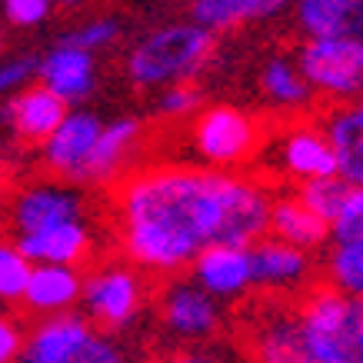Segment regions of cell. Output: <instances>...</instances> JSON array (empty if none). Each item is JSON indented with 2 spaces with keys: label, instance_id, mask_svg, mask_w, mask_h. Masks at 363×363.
I'll return each instance as SVG.
<instances>
[{
  "label": "cell",
  "instance_id": "cell-1",
  "mask_svg": "<svg viewBox=\"0 0 363 363\" xmlns=\"http://www.w3.org/2000/svg\"><path fill=\"white\" fill-rule=\"evenodd\" d=\"M270 190L250 177L157 167L117 194V227L137 267L177 274L213 243L250 247L270 230Z\"/></svg>",
  "mask_w": 363,
  "mask_h": 363
},
{
  "label": "cell",
  "instance_id": "cell-2",
  "mask_svg": "<svg viewBox=\"0 0 363 363\" xmlns=\"http://www.w3.org/2000/svg\"><path fill=\"white\" fill-rule=\"evenodd\" d=\"M213 50V30L190 23H167L150 30L127 54V77L137 87H170L200 74Z\"/></svg>",
  "mask_w": 363,
  "mask_h": 363
},
{
  "label": "cell",
  "instance_id": "cell-3",
  "mask_svg": "<svg viewBox=\"0 0 363 363\" xmlns=\"http://www.w3.org/2000/svg\"><path fill=\"white\" fill-rule=\"evenodd\" d=\"M297 67L327 97H363V37H310L297 50Z\"/></svg>",
  "mask_w": 363,
  "mask_h": 363
},
{
  "label": "cell",
  "instance_id": "cell-4",
  "mask_svg": "<svg viewBox=\"0 0 363 363\" xmlns=\"http://www.w3.org/2000/svg\"><path fill=\"white\" fill-rule=\"evenodd\" d=\"M190 140L210 167H237L260 147V127L237 107H210L197 117Z\"/></svg>",
  "mask_w": 363,
  "mask_h": 363
},
{
  "label": "cell",
  "instance_id": "cell-5",
  "mask_svg": "<svg viewBox=\"0 0 363 363\" xmlns=\"http://www.w3.org/2000/svg\"><path fill=\"white\" fill-rule=\"evenodd\" d=\"M350 294L337 286H320L300 307V340L303 363H347L343 360V323H347Z\"/></svg>",
  "mask_w": 363,
  "mask_h": 363
},
{
  "label": "cell",
  "instance_id": "cell-6",
  "mask_svg": "<svg viewBox=\"0 0 363 363\" xmlns=\"http://www.w3.org/2000/svg\"><path fill=\"white\" fill-rule=\"evenodd\" d=\"M80 300L94 323L121 330L140 310V277L127 267H100L97 274L84 280Z\"/></svg>",
  "mask_w": 363,
  "mask_h": 363
},
{
  "label": "cell",
  "instance_id": "cell-7",
  "mask_svg": "<svg viewBox=\"0 0 363 363\" xmlns=\"http://www.w3.org/2000/svg\"><path fill=\"white\" fill-rule=\"evenodd\" d=\"M164 327L177 340H207L220 330V303L197 280L174 284L164 294Z\"/></svg>",
  "mask_w": 363,
  "mask_h": 363
},
{
  "label": "cell",
  "instance_id": "cell-8",
  "mask_svg": "<svg viewBox=\"0 0 363 363\" xmlns=\"http://www.w3.org/2000/svg\"><path fill=\"white\" fill-rule=\"evenodd\" d=\"M274 167L294 180L337 174V157H333L330 137L323 127H290L274 140Z\"/></svg>",
  "mask_w": 363,
  "mask_h": 363
},
{
  "label": "cell",
  "instance_id": "cell-9",
  "mask_svg": "<svg viewBox=\"0 0 363 363\" xmlns=\"http://www.w3.org/2000/svg\"><path fill=\"white\" fill-rule=\"evenodd\" d=\"M250 270H253V286L260 290H274V294H286L297 290L310 280V257L307 250H300L294 243L280 240V237H260L250 243Z\"/></svg>",
  "mask_w": 363,
  "mask_h": 363
},
{
  "label": "cell",
  "instance_id": "cell-10",
  "mask_svg": "<svg viewBox=\"0 0 363 363\" xmlns=\"http://www.w3.org/2000/svg\"><path fill=\"white\" fill-rule=\"evenodd\" d=\"M190 270H194V280L217 300H233L253 286L250 247H240V243H213L190 264Z\"/></svg>",
  "mask_w": 363,
  "mask_h": 363
},
{
  "label": "cell",
  "instance_id": "cell-11",
  "mask_svg": "<svg viewBox=\"0 0 363 363\" xmlns=\"http://www.w3.org/2000/svg\"><path fill=\"white\" fill-rule=\"evenodd\" d=\"M104 123L97 113L90 111H67V117L57 123V130L44 140V160L50 170H57L60 177L77 180L80 167L87 164L90 150L97 143Z\"/></svg>",
  "mask_w": 363,
  "mask_h": 363
},
{
  "label": "cell",
  "instance_id": "cell-12",
  "mask_svg": "<svg viewBox=\"0 0 363 363\" xmlns=\"http://www.w3.org/2000/svg\"><path fill=\"white\" fill-rule=\"evenodd\" d=\"M67 220H84V200L77 190L57 187V184H40V187L23 190L13 200L11 223L17 233H33Z\"/></svg>",
  "mask_w": 363,
  "mask_h": 363
},
{
  "label": "cell",
  "instance_id": "cell-13",
  "mask_svg": "<svg viewBox=\"0 0 363 363\" xmlns=\"http://www.w3.org/2000/svg\"><path fill=\"white\" fill-rule=\"evenodd\" d=\"M67 117V100L57 97L54 90L40 84V87H27L13 100L0 107V123L11 127L23 140H40L44 143L57 130V123Z\"/></svg>",
  "mask_w": 363,
  "mask_h": 363
},
{
  "label": "cell",
  "instance_id": "cell-14",
  "mask_svg": "<svg viewBox=\"0 0 363 363\" xmlns=\"http://www.w3.org/2000/svg\"><path fill=\"white\" fill-rule=\"evenodd\" d=\"M40 77L57 97L67 104H80L90 97L94 80H97V64H94V50L74 44H57L50 54L40 60Z\"/></svg>",
  "mask_w": 363,
  "mask_h": 363
},
{
  "label": "cell",
  "instance_id": "cell-15",
  "mask_svg": "<svg viewBox=\"0 0 363 363\" xmlns=\"http://www.w3.org/2000/svg\"><path fill=\"white\" fill-rule=\"evenodd\" d=\"M90 333L94 330L84 317L60 313V317H50L33 333L21 350V357L27 363H80V353L87 347Z\"/></svg>",
  "mask_w": 363,
  "mask_h": 363
},
{
  "label": "cell",
  "instance_id": "cell-16",
  "mask_svg": "<svg viewBox=\"0 0 363 363\" xmlns=\"http://www.w3.org/2000/svg\"><path fill=\"white\" fill-rule=\"evenodd\" d=\"M323 130L337 157V174L347 177L353 187H363V97L333 107L323 117Z\"/></svg>",
  "mask_w": 363,
  "mask_h": 363
},
{
  "label": "cell",
  "instance_id": "cell-17",
  "mask_svg": "<svg viewBox=\"0 0 363 363\" xmlns=\"http://www.w3.org/2000/svg\"><path fill=\"white\" fill-rule=\"evenodd\" d=\"M17 247H21L33 264H70L77 267L90 250V233L84 220H67L54 223L44 230L17 233Z\"/></svg>",
  "mask_w": 363,
  "mask_h": 363
},
{
  "label": "cell",
  "instance_id": "cell-18",
  "mask_svg": "<svg viewBox=\"0 0 363 363\" xmlns=\"http://www.w3.org/2000/svg\"><path fill=\"white\" fill-rule=\"evenodd\" d=\"M84 280L70 264H33L23 303L37 313H64L80 300Z\"/></svg>",
  "mask_w": 363,
  "mask_h": 363
},
{
  "label": "cell",
  "instance_id": "cell-19",
  "mask_svg": "<svg viewBox=\"0 0 363 363\" xmlns=\"http://www.w3.org/2000/svg\"><path fill=\"white\" fill-rule=\"evenodd\" d=\"M307 37H363V0H297Z\"/></svg>",
  "mask_w": 363,
  "mask_h": 363
},
{
  "label": "cell",
  "instance_id": "cell-20",
  "mask_svg": "<svg viewBox=\"0 0 363 363\" xmlns=\"http://www.w3.org/2000/svg\"><path fill=\"white\" fill-rule=\"evenodd\" d=\"M280 240L294 243L300 250H317L330 237V223L320 220L317 213L303 203L300 197H277L270 203V230Z\"/></svg>",
  "mask_w": 363,
  "mask_h": 363
},
{
  "label": "cell",
  "instance_id": "cell-21",
  "mask_svg": "<svg viewBox=\"0 0 363 363\" xmlns=\"http://www.w3.org/2000/svg\"><path fill=\"white\" fill-rule=\"evenodd\" d=\"M140 137V123L130 121V117H121V121L107 123L100 130L94 150H90L87 164L80 167V177L77 180H90V184H100L123 164V157L133 150V143Z\"/></svg>",
  "mask_w": 363,
  "mask_h": 363
},
{
  "label": "cell",
  "instance_id": "cell-22",
  "mask_svg": "<svg viewBox=\"0 0 363 363\" xmlns=\"http://www.w3.org/2000/svg\"><path fill=\"white\" fill-rule=\"evenodd\" d=\"M286 7V0H194L190 17L207 30H227L237 23L267 21Z\"/></svg>",
  "mask_w": 363,
  "mask_h": 363
},
{
  "label": "cell",
  "instance_id": "cell-23",
  "mask_svg": "<svg viewBox=\"0 0 363 363\" xmlns=\"http://www.w3.org/2000/svg\"><path fill=\"white\" fill-rule=\"evenodd\" d=\"M260 87L264 94L274 104L280 107H303L313 94L310 87V80L303 77V70L297 67V60H290V57H274V60H267L264 74H260Z\"/></svg>",
  "mask_w": 363,
  "mask_h": 363
},
{
  "label": "cell",
  "instance_id": "cell-24",
  "mask_svg": "<svg viewBox=\"0 0 363 363\" xmlns=\"http://www.w3.org/2000/svg\"><path fill=\"white\" fill-rule=\"evenodd\" d=\"M257 353L270 363H303L300 320L290 313H277L257 330Z\"/></svg>",
  "mask_w": 363,
  "mask_h": 363
},
{
  "label": "cell",
  "instance_id": "cell-25",
  "mask_svg": "<svg viewBox=\"0 0 363 363\" xmlns=\"http://www.w3.org/2000/svg\"><path fill=\"white\" fill-rule=\"evenodd\" d=\"M350 194H353V184L347 180V177H340V174L310 177V180H303V184H300V190H297V197L303 200L313 213H317L320 220L330 223V227L337 223V217L343 213V207H347Z\"/></svg>",
  "mask_w": 363,
  "mask_h": 363
},
{
  "label": "cell",
  "instance_id": "cell-26",
  "mask_svg": "<svg viewBox=\"0 0 363 363\" xmlns=\"http://www.w3.org/2000/svg\"><path fill=\"white\" fill-rule=\"evenodd\" d=\"M333 253L327 257L330 284L350 297H363V243L360 240H333Z\"/></svg>",
  "mask_w": 363,
  "mask_h": 363
},
{
  "label": "cell",
  "instance_id": "cell-27",
  "mask_svg": "<svg viewBox=\"0 0 363 363\" xmlns=\"http://www.w3.org/2000/svg\"><path fill=\"white\" fill-rule=\"evenodd\" d=\"M30 270H33V260L17 243L0 240V303H17V300H23Z\"/></svg>",
  "mask_w": 363,
  "mask_h": 363
},
{
  "label": "cell",
  "instance_id": "cell-28",
  "mask_svg": "<svg viewBox=\"0 0 363 363\" xmlns=\"http://www.w3.org/2000/svg\"><path fill=\"white\" fill-rule=\"evenodd\" d=\"M121 37V21L117 17H104V21H90L84 27H74L60 37V44H74L84 50H100V47L113 44Z\"/></svg>",
  "mask_w": 363,
  "mask_h": 363
},
{
  "label": "cell",
  "instance_id": "cell-29",
  "mask_svg": "<svg viewBox=\"0 0 363 363\" xmlns=\"http://www.w3.org/2000/svg\"><path fill=\"white\" fill-rule=\"evenodd\" d=\"M343 360L363 363V297H350L343 323Z\"/></svg>",
  "mask_w": 363,
  "mask_h": 363
},
{
  "label": "cell",
  "instance_id": "cell-30",
  "mask_svg": "<svg viewBox=\"0 0 363 363\" xmlns=\"http://www.w3.org/2000/svg\"><path fill=\"white\" fill-rule=\"evenodd\" d=\"M33 74H40V60H37V57H11V60H0V97L27 87V80H30Z\"/></svg>",
  "mask_w": 363,
  "mask_h": 363
},
{
  "label": "cell",
  "instance_id": "cell-31",
  "mask_svg": "<svg viewBox=\"0 0 363 363\" xmlns=\"http://www.w3.org/2000/svg\"><path fill=\"white\" fill-rule=\"evenodd\" d=\"M333 240H360L363 243V187H353L350 200L343 213L337 217V223L330 227Z\"/></svg>",
  "mask_w": 363,
  "mask_h": 363
},
{
  "label": "cell",
  "instance_id": "cell-32",
  "mask_svg": "<svg viewBox=\"0 0 363 363\" xmlns=\"http://www.w3.org/2000/svg\"><path fill=\"white\" fill-rule=\"evenodd\" d=\"M197 107H200V90L190 87L187 80L170 84L164 90V97H160V113H167V117H190Z\"/></svg>",
  "mask_w": 363,
  "mask_h": 363
},
{
  "label": "cell",
  "instance_id": "cell-33",
  "mask_svg": "<svg viewBox=\"0 0 363 363\" xmlns=\"http://www.w3.org/2000/svg\"><path fill=\"white\" fill-rule=\"evenodd\" d=\"M50 4L54 0H4V17L13 27H37L50 17Z\"/></svg>",
  "mask_w": 363,
  "mask_h": 363
},
{
  "label": "cell",
  "instance_id": "cell-34",
  "mask_svg": "<svg viewBox=\"0 0 363 363\" xmlns=\"http://www.w3.org/2000/svg\"><path fill=\"white\" fill-rule=\"evenodd\" d=\"M80 363H121V350H117L107 337L90 333L87 347H84V353H80Z\"/></svg>",
  "mask_w": 363,
  "mask_h": 363
},
{
  "label": "cell",
  "instance_id": "cell-35",
  "mask_svg": "<svg viewBox=\"0 0 363 363\" xmlns=\"http://www.w3.org/2000/svg\"><path fill=\"white\" fill-rule=\"evenodd\" d=\"M21 350H23V340L17 323L0 317V363H11L13 357H21Z\"/></svg>",
  "mask_w": 363,
  "mask_h": 363
},
{
  "label": "cell",
  "instance_id": "cell-36",
  "mask_svg": "<svg viewBox=\"0 0 363 363\" xmlns=\"http://www.w3.org/2000/svg\"><path fill=\"white\" fill-rule=\"evenodd\" d=\"M57 4H67V7H74V4H80V0H57Z\"/></svg>",
  "mask_w": 363,
  "mask_h": 363
},
{
  "label": "cell",
  "instance_id": "cell-37",
  "mask_svg": "<svg viewBox=\"0 0 363 363\" xmlns=\"http://www.w3.org/2000/svg\"><path fill=\"white\" fill-rule=\"evenodd\" d=\"M0 220H4V200H0Z\"/></svg>",
  "mask_w": 363,
  "mask_h": 363
}]
</instances>
